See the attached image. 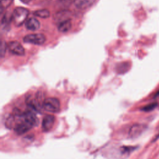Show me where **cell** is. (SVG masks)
<instances>
[{"label":"cell","instance_id":"cell-3","mask_svg":"<svg viewBox=\"0 0 159 159\" xmlns=\"http://www.w3.org/2000/svg\"><path fill=\"white\" fill-rule=\"evenodd\" d=\"M23 40L25 43L40 45L44 43L46 40V37L42 34H32L25 35Z\"/></svg>","mask_w":159,"mask_h":159},{"label":"cell","instance_id":"cell-1","mask_svg":"<svg viewBox=\"0 0 159 159\" xmlns=\"http://www.w3.org/2000/svg\"><path fill=\"white\" fill-rule=\"evenodd\" d=\"M28 16L29 11L27 9L22 7H16L12 14V21L14 25L17 27L22 25L25 22Z\"/></svg>","mask_w":159,"mask_h":159},{"label":"cell","instance_id":"cell-13","mask_svg":"<svg viewBox=\"0 0 159 159\" xmlns=\"http://www.w3.org/2000/svg\"><path fill=\"white\" fill-rule=\"evenodd\" d=\"M12 20V14H9L7 13L5 14L1 19V24L2 25L7 26L11 23V21Z\"/></svg>","mask_w":159,"mask_h":159},{"label":"cell","instance_id":"cell-14","mask_svg":"<svg viewBox=\"0 0 159 159\" xmlns=\"http://www.w3.org/2000/svg\"><path fill=\"white\" fill-rule=\"evenodd\" d=\"M157 105H158L157 102H152V103L148 104L145 106L144 107H143L142 108V110L143 111H145V112H149V111L153 110L157 106Z\"/></svg>","mask_w":159,"mask_h":159},{"label":"cell","instance_id":"cell-5","mask_svg":"<svg viewBox=\"0 0 159 159\" xmlns=\"http://www.w3.org/2000/svg\"><path fill=\"white\" fill-rule=\"evenodd\" d=\"M146 129V126L143 124H134L129 129V136L131 139L139 137Z\"/></svg>","mask_w":159,"mask_h":159},{"label":"cell","instance_id":"cell-17","mask_svg":"<svg viewBox=\"0 0 159 159\" xmlns=\"http://www.w3.org/2000/svg\"><path fill=\"white\" fill-rule=\"evenodd\" d=\"M71 0H58V2L63 6H68L71 3Z\"/></svg>","mask_w":159,"mask_h":159},{"label":"cell","instance_id":"cell-11","mask_svg":"<svg viewBox=\"0 0 159 159\" xmlns=\"http://www.w3.org/2000/svg\"><path fill=\"white\" fill-rule=\"evenodd\" d=\"M71 28V22L70 20H65L58 24V30L61 32H67Z\"/></svg>","mask_w":159,"mask_h":159},{"label":"cell","instance_id":"cell-2","mask_svg":"<svg viewBox=\"0 0 159 159\" xmlns=\"http://www.w3.org/2000/svg\"><path fill=\"white\" fill-rule=\"evenodd\" d=\"M42 108L47 112L55 113L58 112L60 109V102L57 98H48L43 100Z\"/></svg>","mask_w":159,"mask_h":159},{"label":"cell","instance_id":"cell-4","mask_svg":"<svg viewBox=\"0 0 159 159\" xmlns=\"http://www.w3.org/2000/svg\"><path fill=\"white\" fill-rule=\"evenodd\" d=\"M7 48L13 54L22 56L25 54V50L22 45L17 41H12L9 42L7 45Z\"/></svg>","mask_w":159,"mask_h":159},{"label":"cell","instance_id":"cell-18","mask_svg":"<svg viewBox=\"0 0 159 159\" xmlns=\"http://www.w3.org/2000/svg\"><path fill=\"white\" fill-rule=\"evenodd\" d=\"M22 2L24 3V4H28L29 2H30L32 0H20Z\"/></svg>","mask_w":159,"mask_h":159},{"label":"cell","instance_id":"cell-10","mask_svg":"<svg viewBox=\"0 0 159 159\" xmlns=\"http://www.w3.org/2000/svg\"><path fill=\"white\" fill-rule=\"evenodd\" d=\"M71 16V12L68 11H61L57 12L54 16L55 19L58 22V24L67 20H70V17Z\"/></svg>","mask_w":159,"mask_h":159},{"label":"cell","instance_id":"cell-16","mask_svg":"<svg viewBox=\"0 0 159 159\" xmlns=\"http://www.w3.org/2000/svg\"><path fill=\"white\" fill-rule=\"evenodd\" d=\"M7 48V45L6 43L5 42L2 41L1 43V50H0V52H1V57L2 58L4 57V55L6 53V48Z\"/></svg>","mask_w":159,"mask_h":159},{"label":"cell","instance_id":"cell-15","mask_svg":"<svg viewBox=\"0 0 159 159\" xmlns=\"http://www.w3.org/2000/svg\"><path fill=\"white\" fill-rule=\"evenodd\" d=\"M13 0H1V12L12 4Z\"/></svg>","mask_w":159,"mask_h":159},{"label":"cell","instance_id":"cell-19","mask_svg":"<svg viewBox=\"0 0 159 159\" xmlns=\"http://www.w3.org/2000/svg\"><path fill=\"white\" fill-rule=\"evenodd\" d=\"M154 98H159V90L154 95Z\"/></svg>","mask_w":159,"mask_h":159},{"label":"cell","instance_id":"cell-7","mask_svg":"<svg viewBox=\"0 0 159 159\" xmlns=\"http://www.w3.org/2000/svg\"><path fill=\"white\" fill-rule=\"evenodd\" d=\"M26 103L32 109L35 111H39L40 108L42 107V104L39 102V98L37 97H32L31 96H29L26 98Z\"/></svg>","mask_w":159,"mask_h":159},{"label":"cell","instance_id":"cell-6","mask_svg":"<svg viewBox=\"0 0 159 159\" xmlns=\"http://www.w3.org/2000/svg\"><path fill=\"white\" fill-rule=\"evenodd\" d=\"M55 117L51 114H47L43 118L42 122V127L43 131H49L53 126L55 123Z\"/></svg>","mask_w":159,"mask_h":159},{"label":"cell","instance_id":"cell-12","mask_svg":"<svg viewBox=\"0 0 159 159\" xmlns=\"http://www.w3.org/2000/svg\"><path fill=\"white\" fill-rule=\"evenodd\" d=\"M34 14L37 17L43 18V19H46L50 16V14L49 11L47 9H40V10L35 11L34 12Z\"/></svg>","mask_w":159,"mask_h":159},{"label":"cell","instance_id":"cell-9","mask_svg":"<svg viewBox=\"0 0 159 159\" xmlns=\"http://www.w3.org/2000/svg\"><path fill=\"white\" fill-rule=\"evenodd\" d=\"M25 25L28 30L35 31L40 28V24L39 21L36 18L31 17L25 22Z\"/></svg>","mask_w":159,"mask_h":159},{"label":"cell","instance_id":"cell-8","mask_svg":"<svg viewBox=\"0 0 159 159\" xmlns=\"http://www.w3.org/2000/svg\"><path fill=\"white\" fill-rule=\"evenodd\" d=\"M96 0H74L75 6L80 9H86L92 6Z\"/></svg>","mask_w":159,"mask_h":159}]
</instances>
